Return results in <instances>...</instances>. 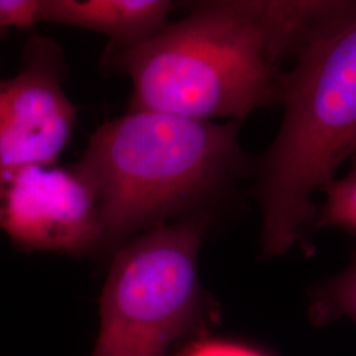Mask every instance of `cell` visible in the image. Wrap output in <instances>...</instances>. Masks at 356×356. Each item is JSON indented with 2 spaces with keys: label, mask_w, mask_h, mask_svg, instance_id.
Wrapping results in <instances>:
<instances>
[{
  "label": "cell",
  "mask_w": 356,
  "mask_h": 356,
  "mask_svg": "<svg viewBox=\"0 0 356 356\" xmlns=\"http://www.w3.org/2000/svg\"><path fill=\"white\" fill-rule=\"evenodd\" d=\"M355 0H211L106 61L132 83L129 110L239 120L280 104L285 78Z\"/></svg>",
  "instance_id": "1"
},
{
  "label": "cell",
  "mask_w": 356,
  "mask_h": 356,
  "mask_svg": "<svg viewBox=\"0 0 356 356\" xmlns=\"http://www.w3.org/2000/svg\"><path fill=\"white\" fill-rule=\"evenodd\" d=\"M243 122L128 110L90 138L76 169L95 193L104 247L188 216L211 213L254 161Z\"/></svg>",
  "instance_id": "2"
},
{
  "label": "cell",
  "mask_w": 356,
  "mask_h": 356,
  "mask_svg": "<svg viewBox=\"0 0 356 356\" xmlns=\"http://www.w3.org/2000/svg\"><path fill=\"white\" fill-rule=\"evenodd\" d=\"M280 106V128L252 173L264 259L312 232L314 195L356 156V16L298 58Z\"/></svg>",
  "instance_id": "3"
},
{
  "label": "cell",
  "mask_w": 356,
  "mask_h": 356,
  "mask_svg": "<svg viewBox=\"0 0 356 356\" xmlns=\"http://www.w3.org/2000/svg\"><path fill=\"white\" fill-rule=\"evenodd\" d=\"M211 216L201 213L161 225L118 248L91 356H166L178 339L216 322V302L198 275Z\"/></svg>",
  "instance_id": "4"
},
{
  "label": "cell",
  "mask_w": 356,
  "mask_h": 356,
  "mask_svg": "<svg viewBox=\"0 0 356 356\" xmlns=\"http://www.w3.org/2000/svg\"><path fill=\"white\" fill-rule=\"evenodd\" d=\"M0 229L28 252L79 256L104 248L99 204L76 165L0 170Z\"/></svg>",
  "instance_id": "5"
},
{
  "label": "cell",
  "mask_w": 356,
  "mask_h": 356,
  "mask_svg": "<svg viewBox=\"0 0 356 356\" xmlns=\"http://www.w3.org/2000/svg\"><path fill=\"white\" fill-rule=\"evenodd\" d=\"M65 74L60 45L33 36L17 73L0 78V170L57 164L76 123Z\"/></svg>",
  "instance_id": "6"
},
{
  "label": "cell",
  "mask_w": 356,
  "mask_h": 356,
  "mask_svg": "<svg viewBox=\"0 0 356 356\" xmlns=\"http://www.w3.org/2000/svg\"><path fill=\"white\" fill-rule=\"evenodd\" d=\"M176 8L170 0H42V22L103 33L124 49L160 33Z\"/></svg>",
  "instance_id": "7"
},
{
  "label": "cell",
  "mask_w": 356,
  "mask_h": 356,
  "mask_svg": "<svg viewBox=\"0 0 356 356\" xmlns=\"http://www.w3.org/2000/svg\"><path fill=\"white\" fill-rule=\"evenodd\" d=\"M309 317L316 326L350 318L356 322V254L350 266L309 293Z\"/></svg>",
  "instance_id": "8"
},
{
  "label": "cell",
  "mask_w": 356,
  "mask_h": 356,
  "mask_svg": "<svg viewBox=\"0 0 356 356\" xmlns=\"http://www.w3.org/2000/svg\"><path fill=\"white\" fill-rule=\"evenodd\" d=\"M321 193L325 198L316 207L312 231L341 229L356 234V156L350 160L347 175L332 179Z\"/></svg>",
  "instance_id": "9"
},
{
  "label": "cell",
  "mask_w": 356,
  "mask_h": 356,
  "mask_svg": "<svg viewBox=\"0 0 356 356\" xmlns=\"http://www.w3.org/2000/svg\"><path fill=\"white\" fill-rule=\"evenodd\" d=\"M42 22V0H0V38Z\"/></svg>",
  "instance_id": "10"
},
{
  "label": "cell",
  "mask_w": 356,
  "mask_h": 356,
  "mask_svg": "<svg viewBox=\"0 0 356 356\" xmlns=\"http://www.w3.org/2000/svg\"><path fill=\"white\" fill-rule=\"evenodd\" d=\"M182 356H266L242 344L225 341H201L191 346Z\"/></svg>",
  "instance_id": "11"
}]
</instances>
